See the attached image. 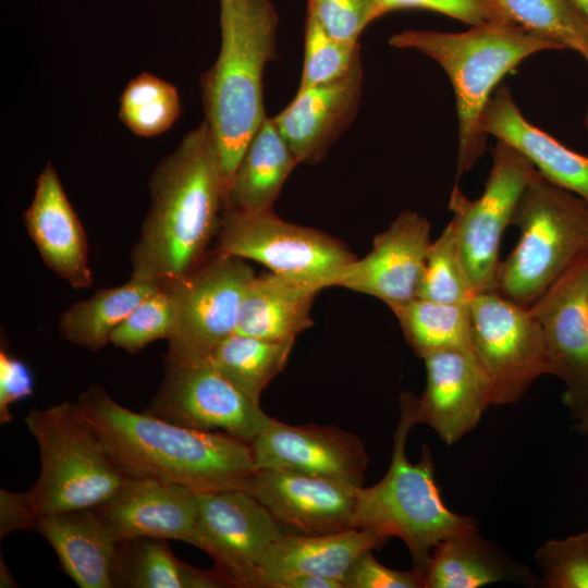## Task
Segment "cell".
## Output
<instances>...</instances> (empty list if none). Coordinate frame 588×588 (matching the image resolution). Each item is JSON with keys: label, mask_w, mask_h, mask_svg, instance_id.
Wrapping results in <instances>:
<instances>
[{"label": "cell", "mask_w": 588, "mask_h": 588, "mask_svg": "<svg viewBox=\"0 0 588 588\" xmlns=\"http://www.w3.org/2000/svg\"><path fill=\"white\" fill-rule=\"evenodd\" d=\"M382 16L401 9H424L448 15L469 26L509 22L494 0H375ZM511 23V22H510Z\"/></svg>", "instance_id": "f35d334b"}, {"label": "cell", "mask_w": 588, "mask_h": 588, "mask_svg": "<svg viewBox=\"0 0 588 588\" xmlns=\"http://www.w3.org/2000/svg\"><path fill=\"white\" fill-rule=\"evenodd\" d=\"M504 17L579 53L588 63V19L571 0H494Z\"/></svg>", "instance_id": "1f68e13d"}, {"label": "cell", "mask_w": 588, "mask_h": 588, "mask_svg": "<svg viewBox=\"0 0 588 588\" xmlns=\"http://www.w3.org/2000/svg\"><path fill=\"white\" fill-rule=\"evenodd\" d=\"M504 559L478 532L439 542L424 573V588H477L507 579Z\"/></svg>", "instance_id": "f1b7e54d"}, {"label": "cell", "mask_w": 588, "mask_h": 588, "mask_svg": "<svg viewBox=\"0 0 588 588\" xmlns=\"http://www.w3.org/2000/svg\"><path fill=\"white\" fill-rule=\"evenodd\" d=\"M255 275L245 259L216 249L187 274L163 284L175 309L166 357H209L235 332L243 295Z\"/></svg>", "instance_id": "30bf717a"}, {"label": "cell", "mask_w": 588, "mask_h": 588, "mask_svg": "<svg viewBox=\"0 0 588 588\" xmlns=\"http://www.w3.org/2000/svg\"><path fill=\"white\" fill-rule=\"evenodd\" d=\"M24 225L45 265L75 289L93 284L84 228L48 162L36 180Z\"/></svg>", "instance_id": "44dd1931"}, {"label": "cell", "mask_w": 588, "mask_h": 588, "mask_svg": "<svg viewBox=\"0 0 588 588\" xmlns=\"http://www.w3.org/2000/svg\"><path fill=\"white\" fill-rule=\"evenodd\" d=\"M416 356L439 351L473 353L470 304H448L415 298L391 309Z\"/></svg>", "instance_id": "f546056e"}, {"label": "cell", "mask_w": 588, "mask_h": 588, "mask_svg": "<svg viewBox=\"0 0 588 588\" xmlns=\"http://www.w3.org/2000/svg\"><path fill=\"white\" fill-rule=\"evenodd\" d=\"M25 422L40 456L39 477L23 492L36 518L96 507L128 478L110 460L75 403L63 401L47 408H33Z\"/></svg>", "instance_id": "52a82bcc"}, {"label": "cell", "mask_w": 588, "mask_h": 588, "mask_svg": "<svg viewBox=\"0 0 588 588\" xmlns=\"http://www.w3.org/2000/svg\"><path fill=\"white\" fill-rule=\"evenodd\" d=\"M389 538L364 528L319 536L284 532L260 563L259 588H266L270 580L293 575L324 577L343 584L354 561L363 552L380 548Z\"/></svg>", "instance_id": "603a6c76"}, {"label": "cell", "mask_w": 588, "mask_h": 588, "mask_svg": "<svg viewBox=\"0 0 588 588\" xmlns=\"http://www.w3.org/2000/svg\"><path fill=\"white\" fill-rule=\"evenodd\" d=\"M34 379L27 365L10 355L4 347L0 351V422L12 420L10 406L33 394Z\"/></svg>", "instance_id": "60d3db41"}, {"label": "cell", "mask_w": 588, "mask_h": 588, "mask_svg": "<svg viewBox=\"0 0 588 588\" xmlns=\"http://www.w3.org/2000/svg\"><path fill=\"white\" fill-rule=\"evenodd\" d=\"M588 19V0H571Z\"/></svg>", "instance_id": "bcb514c9"}, {"label": "cell", "mask_w": 588, "mask_h": 588, "mask_svg": "<svg viewBox=\"0 0 588 588\" xmlns=\"http://www.w3.org/2000/svg\"><path fill=\"white\" fill-rule=\"evenodd\" d=\"M297 164L272 118L266 117L234 171L224 195L223 209L241 212L272 210Z\"/></svg>", "instance_id": "484cf974"}, {"label": "cell", "mask_w": 588, "mask_h": 588, "mask_svg": "<svg viewBox=\"0 0 588 588\" xmlns=\"http://www.w3.org/2000/svg\"><path fill=\"white\" fill-rule=\"evenodd\" d=\"M476 295L462 260L453 220L430 244L418 298L448 304H470Z\"/></svg>", "instance_id": "836d02e7"}, {"label": "cell", "mask_w": 588, "mask_h": 588, "mask_svg": "<svg viewBox=\"0 0 588 588\" xmlns=\"http://www.w3.org/2000/svg\"><path fill=\"white\" fill-rule=\"evenodd\" d=\"M81 588H113L119 542L94 507L41 515L36 528Z\"/></svg>", "instance_id": "cb8c5ba5"}, {"label": "cell", "mask_w": 588, "mask_h": 588, "mask_svg": "<svg viewBox=\"0 0 588 588\" xmlns=\"http://www.w3.org/2000/svg\"><path fill=\"white\" fill-rule=\"evenodd\" d=\"M480 130L523 154L550 182L588 201V156L578 154L529 122L507 86L490 97Z\"/></svg>", "instance_id": "7402d4cb"}, {"label": "cell", "mask_w": 588, "mask_h": 588, "mask_svg": "<svg viewBox=\"0 0 588 588\" xmlns=\"http://www.w3.org/2000/svg\"><path fill=\"white\" fill-rule=\"evenodd\" d=\"M181 111V98L175 86L149 72L134 76L119 100L121 122L133 134L145 138L171 128Z\"/></svg>", "instance_id": "d6a6232c"}, {"label": "cell", "mask_w": 588, "mask_h": 588, "mask_svg": "<svg viewBox=\"0 0 588 588\" xmlns=\"http://www.w3.org/2000/svg\"><path fill=\"white\" fill-rule=\"evenodd\" d=\"M578 417H579V424H578V428L585 432L586 434H588V403L586 404V406L580 411V413L578 414Z\"/></svg>", "instance_id": "f6af8a7d"}, {"label": "cell", "mask_w": 588, "mask_h": 588, "mask_svg": "<svg viewBox=\"0 0 588 588\" xmlns=\"http://www.w3.org/2000/svg\"><path fill=\"white\" fill-rule=\"evenodd\" d=\"M37 518L32 513L23 493L0 490V535L15 530L35 529Z\"/></svg>", "instance_id": "b9f144b4"}, {"label": "cell", "mask_w": 588, "mask_h": 588, "mask_svg": "<svg viewBox=\"0 0 588 588\" xmlns=\"http://www.w3.org/2000/svg\"><path fill=\"white\" fill-rule=\"evenodd\" d=\"M75 405L110 460L128 478L154 479L203 493L244 490L257 470L250 443L134 412L99 384L84 391Z\"/></svg>", "instance_id": "6da1fadb"}, {"label": "cell", "mask_w": 588, "mask_h": 588, "mask_svg": "<svg viewBox=\"0 0 588 588\" xmlns=\"http://www.w3.org/2000/svg\"><path fill=\"white\" fill-rule=\"evenodd\" d=\"M146 413L170 422L218 431L252 443L270 421L252 400L210 362L164 359V376Z\"/></svg>", "instance_id": "7c38bea8"}, {"label": "cell", "mask_w": 588, "mask_h": 588, "mask_svg": "<svg viewBox=\"0 0 588 588\" xmlns=\"http://www.w3.org/2000/svg\"><path fill=\"white\" fill-rule=\"evenodd\" d=\"M389 44L431 58L450 78L457 113L456 180L485 152L487 135L480 130V119L501 79L535 53L564 49L510 22L470 26L460 33L404 29L392 35Z\"/></svg>", "instance_id": "277c9868"}, {"label": "cell", "mask_w": 588, "mask_h": 588, "mask_svg": "<svg viewBox=\"0 0 588 588\" xmlns=\"http://www.w3.org/2000/svg\"><path fill=\"white\" fill-rule=\"evenodd\" d=\"M431 242L428 219L404 210L375 236L367 255L343 270L335 286L376 297L390 309L404 305L418 297Z\"/></svg>", "instance_id": "2e32d148"}, {"label": "cell", "mask_w": 588, "mask_h": 588, "mask_svg": "<svg viewBox=\"0 0 588 588\" xmlns=\"http://www.w3.org/2000/svg\"><path fill=\"white\" fill-rule=\"evenodd\" d=\"M278 23L270 0H220V50L200 87L204 121L219 150L225 192L267 117L262 77L277 57Z\"/></svg>", "instance_id": "3957f363"}, {"label": "cell", "mask_w": 588, "mask_h": 588, "mask_svg": "<svg viewBox=\"0 0 588 588\" xmlns=\"http://www.w3.org/2000/svg\"><path fill=\"white\" fill-rule=\"evenodd\" d=\"M333 38L358 44L368 24L380 17L375 0H308V11Z\"/></svg>", "instance_id": "74e56055"}, {"label": "cell", "mask_w": 588, "mask_h": 588, "mask_svg": "<svg viewBox=\"0 0 588 588\" xmlns=\"http://www.w3.org/2000/svg\"><path fill=\"white\" fill-rule=\"evenodd\" d=\"M422 359L426 387L415 399V421L453 444L477 426L491 405V382L471 352L439 351Z\"/></svg>", "instance_id": "ac0fdd59"}, {"label": "cell", "mask_w": 588, "mask_h": 588, "mask_svg": "<svg viewBox=\"0 0 588 588\" xmlns=\"http://www.w3.org/2000/svg\"><path fill=\"white\" fill-rule=\"evenodd\" d=\"M584 125H585L586 131L588 133V108H587V111H586V114H585V118H584Z\"/></svg>", "instance_id": "7dc6e473"}, {"label": "cell", "mask_w": 588, "mask_h": 588, "mask_svg": "<svg viewBox=\"0 0 588 588\" xmlns=\"http://www.w3.org/2000/svg\"><path fill=\"white\" fill-rule=\"evenodd\" d=\"M473 353L491 382V405L518 402L532 382L549 375L543 333L529 306L498 291L470 302Z\"/></svg>", "instance_id": "8fae6325"}, {"label": "cell", "mask_w": 588, "mask_h": 588, "mask_svg": "<svg viewBox=\"0 0 588 588\" xmlns=\"http://www.w3.org/2000/svg\"><path fill=\"white\" fill-rule=\"evenodd\" d=\"M359 58L358 44L333 38L311 14L307 13L304 62L297 91L343 77Z\"/></svg>", "instance_id": "e575fe53"}, {"label": "cell", "mask_w": 588, "mask_h": 588, "mask_svg": "<svg viewBox=\"0 0 588 588\" xmlns=\"http://www.w3.org/2000/svg\"><path fill=\"white\" fill-rule=\"evenodd\" d=\"M529 309L543 333L549 375L564 382L563 402L578 415L588 403V254Z\"/></svg>", "instance_id": "5bb4252c"}, {"label": "cell", "mask_w": 588, "mask_h": 588, "mask_svg": "<svg viewBox=\"0 0 588 588\" xmlns=\"http://www.w3.org/2000/svg\"><path fill=\"white\" fill-rule=\"evenodd\" d=\"M548 588H588V531L549 540L536 553Z\"/></svg>", "instance_id": "8d00e7d4"}, {"label": "cell", "mask_w": 588, "mask_h": 588, "mask_svg": "<svg viewBox=\"0 0 588 588\" xmlns=\"http://www.w3.org/2000/svg\"><path fill=\"white\" fill-rule=\"evenodd\" d=\"M161 286L155 281L131 275L122 285L99 289L91 297L73 304L62 314L60 331L71 343L98 351L110 343L112 332L136 306Z\"/></svg>", "instance_id": "83f0119b"}, {"label": "cell", "mask_w": 588, "mask_h": 588, "mask_svg": "<svg viewBox=\"0 0 588 588\" xmlns=\"http://www.w3.org/2000/svg\"><path fill=\"white\" fill-rule=\"evenodd\" d=\"M114 587H232L218 568L201 569L180 561L167 539L137 537L120 541L113 571Z\"/></svg>", "instance_id": "4316f807"}, {"label": "cell", "mask_w": 588, "mask_h": 588, "mask_svg": "<svg viewBox=\"0 0 588 588\" xmlns=\"http://www.w3.org/2000/svg\"><path fill=\"white\" fill-rule=\"evenodd\" d=\"M0 586L1 587H15L16 583L11 576L10 572L8 571L7 566L3 564V560L1 559V571H0Z\"/></svg>", "instance_id": "ee69618b"}, {"label": "cell", "mask_w": 588, "mask_h": 588, "mask_svg": "<svg viewBox=\"0 0 588 588\" xmlns=\"http://www.w3.org/2000/svg\"><path fill=\"white\" fill-rule=\"evenodd\" d=\"M360 58L343 77L297 91L273 123L298 164L320 162L355 119L363 94Z\"/></svg>", "instance_id": "d6986e66"}, {"label": "cell", "mask_w": 588, "mask_h": 588, "mask_svg": "<svg viewBox=\"0 0 588 588\" xmlns=\"http://www.w3.org/2000/svg\"><path fill=\"white\" fill-rule=\"evenodd\" d=\"M295 341H270L241 333L225 338L209 356L216 369L252 400L285 367Z\"/></svg>", "instance_id": "4dcf8cb0"}, {"label": "cell", "mask_w": 588, "mask_h": 588, "mask_svg": "<svg viewBox=\"0 0 588 588\" xmlns=\"http://www.w3.org/2000/svg\"><path fill=\"white\" fill-rule=\"evenodd\" d=\"M175 320L173 298L169 289H161L143 301L115 328L110 343L128 353L135 354L149 343L166 339L172 334Z\"/></svg>", "instance_id": "d590c367"}, {"label": "cell", "mask_w": 588, "mask_h": 588, "mask_svg": "<svg viewBox=\"0 0 588 588\" xmlns=\"http://www.w3.org/2000/svg\"><path fill=\"white\" fill-rule=\"evenodd\" d=\"M216 242L217 250L254 260L319 290L335 286L343 270L357 258L333 236L282 220L272 210L223 209Z\"/></svg>", "instance_id": "ba28073f"}, {"label": "cell", "mask_w": 588, "mask_h": 588, "mask_svg": "<svg viewBox=\"0 0 588 588\" xmlns=\"http://www.w3.org/2000/svg\"><path fill=\"white\" fill-rule=\"evenodd\" d=\"M519 238L501 261L498 292L534 304L578 258L588 254V201L537 169L515 208Z\"/></svg>", "instance_id": "8992f818"}, {"label": "cell", "mask_w": 588, "mask_h": 588, "mask_svg": "<svg viewBox=\"0 0 588 588\" xmlns=\"http://www.w3.org/2000/svg\"><path fill=\"white\" fill-rule=\"evenodd\" d=\"M284 532L266 506L245 490L199 492L188 543L206 552L232 587L259 588L260 563Z\"/></svg>", "instance_id": "4fadbf2b"}, {"label": "cell", "mask_w": 588, "mask_h": 588, "mask_svg": "<svg viewBox=\"0 0 588 588\" xmlns=\"http://www.w3.org/2000/svg\"><path fill=\"white\" fill-rule=\"evenodd\" d=\"M320 291L271 271L255 275L243 295L235 332L270 341H295L313 326L311 308Z\"/></svg>", "instance_id": "d4e9b609"}, {"label": "cell", "mask_w": 588, "mask_h": 588, "mask_svg": "<svg viewBox=\"0 0 588 588\" xmlns=\"http://www.w3.org/2000/svg\"><path fill=\"white\" fill-rule=\"evenodd\" d=\"M358 488L348 482L278 469H258L245 491L285 532L319 536L356 527Z\"/></svg>", "instance_id": "9a60e30c"}, {"label": "cell", "mask_w": 588, "mask_h": 588, "mask_svg": "<svg viewBox=\"0 0 588 588\" xmlns=\"http://www.w3.org/2000/svg\"><path fill=\"white\" fill-rule=\"evenodd\" d=\"M344 588H424L419 571H395L380 564L371 550L363 552L343 579Z\"/></svg>", "instance_id": "ab89813d"}, {"label": "cell", "mask_w": 588, "mask_h": 588, "mask_svg": "<svg viewBox=\"0 0 588 588\" xmlns=\"http://www.w3.org/2000/svg\"><path fill=\"white\" fill-rule=\"evenodd\" d=\"M415 396L404 392L400 399V419L393 437L390 467L375 486L357 491L356 527L396 536L407 546L414 568L425 573L432 549L441 541L478 532L477 522L450 511L434 481L430 449L422 445L420 460L406 456L408 431L416 425Z\"/></svg>", "instance_id": "5b68a950"}, {"label": "cell", "mask_w": 588, "mask_h": 588, "mask_svg": "<svg viewBox=\"0 0 588 588\" xmlns=\"http://www.w3.org/2000/svg\"><path fill=\"white\" fill-rule=\"evenodd\" d=\"M198 499L199 492L184 486L127 478L94 509L118 542L137 537L189 542Z\"/></svg>", "instance_id": "ffe728a7"}, {"label": "cell", "mask_w": 588, "mask_h": 588, "mask_svg": "<svg viewBox=\"0 0 588 588\" xmlns=\"http://www.w3.org/2000/svg\"><path fill=\"white\" fill-rule=\"evenodd\" d=\"M535 170L523 154L497 140L482 194L473 200L457 185L451 192L449 209L476 294L498 291L502 236Z\"/></svg>", "instance_id": "9c48e42d"}, {"label": "cell", "mask_w": 588, "mask_h": 588, "mask_svg": "<svg viewBox=\"0 0 588 588\" xmlns=\"http://www.w3.org/2000/svg\"><path fill=\"white\" fill-rule=\"evenodd\" d=\"M266 588H344L343 584L333 579L311 576L293 575L270 580Z\"/></svg>", "instance_id": "7bdbcfd3"}, {"label": "cell", "mask_w": 588, "mask_h": 588, "mask_svg": "<svg viewBox=\"0 0 588 588\" xmlns=\"http://www.w3.org/2000/svg\"><path fill=\"white\" fill-rule=\"evenodd\" d=\"M148 189L149 209L131 252L132 275L163 285L192 271L218 233L225 187L205 121L156 166Z\"/></svg>", "instance_id": "7a4b0ae2"}, {"label": "cell", "mask_w": 588, "mask_h": 588, "mask_svg": "<svg viewBox=\"0 0 588 588\" xmlns=\"http://www.w3.org/2000/svg\"><path fill=\"white\" fill-rule=\"evenodd\" d=\"M250 446L257 470L293 471L363 487L368 464L364 444L339 427L294 426L271 417Z\"/></svg>", "instance_id": "e0dca14e"}]
</instances>
